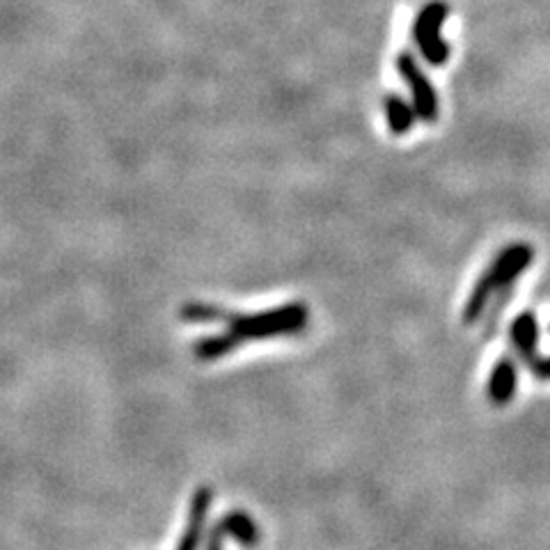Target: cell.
<instances>
[{
  "mask_svg": "<svg viewBox=\"0 0 550 550\" xmlns=\"http://www.w3.org/2000/svg\"><path fill=\"white\" fill-rule=\"evenodd\" d=\"M450 17L445 0H431L422 7L413 23V42L431 67H443L450 60V44L443 37V26Z\"/></svg>",
  "mask_w": 550,
  "mask_h": 550,
  "instance_id": "3",
  "label": "cell"
},
{
  "mask_svg": "<svg viewBox=\"0 0 550 550\" xmlns=\"http://www.w3.org/2000/svg\"><path fill=\"white\" fill-rule=\"evenodd\" d=\"M397 72L402 76V81L411 88V104L415 108V115L422 122L434 124L440 115V104L434 83L429 81V76L422 72L418 60L411 51H402L397 55Z\"/></svg>",
  "mask_w": 550,
  "mask_h": 550,
  "instance_id": "4",
  "label": "cell"
},
{
  "mask_svg": "<svg viewBox=\"0 0 550 550\" xmlns=\"http://www.w3.org/2000/svg\"><path fill=\"white\" fill-rule=\"evenodd\" d=\"M532 259L534 248L528 246V243H512V246L502 250V253L493 259L489 269L482 273V278L475 282L473 292H470L466 305H463V324H475L493 298L507 301L514 282L521 278V273L532 264Z\"/></svg>",
  "mask_w": 550,
  "mask_h": 550,
  "instance_id": "1",
  "label": "cell"
},
{
  "mask_svg": "<svg viewBox=\"0 0 550 550\" xmlns=\"http://www.w3.org/2000/svg\"><path fill=\"white\" fill-rule=\"evenodd\" d=\"M516 383H518V369L512 358H500L493 365L489 376V399L493 406H507L516 397Z\"/></svg>",
  "mask_w": 550,
  "mask_h": 550,
  "instance_id": "6",
  "label": "cell"
},
{
  "mask_svg": "<svg viewBox=\"0 0 550 550\" xmlns=\"http://www.w3.org/2000/svg\"><path fill=\"white\" fill-rule=\"evenodd\" d=\"M209 507H211V491L200 489L193 495L191 516H188V528L184 532L182 541H179L177 550H198V546L202 544V532H204V523H207Z\"/></svg>",
  "mask_w": 550,
  "mask_h": 550,
  "instance_id": "8",
  "label": "cell"
},
{
  "mask_svg": "<svg viewBox=\"0 0 550 550\" xmlns=\"http://www.w3.org/2000/svg\"><path fill=\"white\" fill-rule=\"evenodd\" d=\"M509 340H512L518 358L523 360L525 365H530L534 358H537V344H539V324L537 317L532 312H521L512 321V328H509Z\"/></svg>",
  "mask_w": 550,
  "mask_h": 550,
  "instance_id": "7",
  "label": "cell"
},
{
  "mask_svg": "<svg viewBox=\"0 0 550 550\" xmlns=\"http://www.w3.org/2000/svg\"><path fill=\"white\" fill-rule=\"evenodd\" d=\"M225 537H234L239 544L253 548L259 544V528L246 512H230L214 525L207 541V550H223Z\"/></svg>",
  "mask_w": 550,
  "mask_h": 550,
  "instance_id": "5",
  "label": "cell"
},
{
  "mask_svg": "<svg viewBox=\"0 0 550 550\" xmlns=\"http://www.w3.org/2000/svg\"><path fill=\"white\" fill-rule=\"evenodd\" d=\"M528 369L534 376H537V379L548 381L550 379V358H534L528 365Z\"/></svg>",
  "mask_w": 550,
  "mask_h": 550,
  "instance_id": "11",
  "label": "cell"
},
{
  "mask_svg": "<svg viewBox=\"0 0 550 550\" xmlns=\"http://www.w3.org/2000/svg\"><path fill=\"white\" fill-rule=\"evenodd\" d=\"M383 108L385 117H388V127L395 136H406V133H411L415 117H418L415 115L413 104H408L399 94H388V97L383 99Z\"/></svg>",
  "mask_w": 550,
  "mask_h": 550,
  "instance_id": "9",
  "label": "cell"
},
{
  "mask_svg": "<svg viewBox=\"0 0 550 550\" xmlns=\"http://www.w3.org/2000/svg\"><path fill=\"white\" fill-rule=\"evenodd\" d=\"M241 347V342L234 337L230 330L223 335H211V337H204V340H200L198 344H195V358L198 360H218L227 356V353L237 351Z\"/></svg>",
  "mask_w": 550,
  "mask_h": 550,
  "instance_id": "10",
  "label": "cell"
},
{
  "mask_svg": "<svg viewBox=\"0 0 550 550\" xmlns=\"http://www.w3.org/2000/svg\"><path fill=\"white\" fill-rule=\"evenodd\" d=\"M308 308L303 303H287L257 314H225L227 330L237 340H269V337L296 335L308 326Z\"/></svg>",
  "mask_w": 550,
  "mask_h": 550,
  "instance_id": "2",
  "label": "cell"
}]
</instances>
